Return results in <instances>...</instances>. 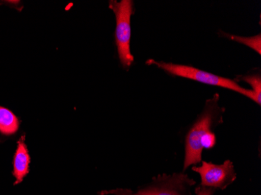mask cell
<instances>
[{"instance_id":"cell-7","label":"cell","mask_w":261,"mask_h":195,"mask_svg":"<svg viewBox=\"0 0 261 195\" xmlns=\"http://www.w3.org/2000/svg\"><path fill=\"white\" fill-rule=\"evenodd\" d=\"M19 127L18 119L11 111L0 106V132L10 135L17 132Z\"/></svg>"},{"instance_id":"cell-6","label":"cell","mask_w":261,"mask_h":195,"mask_svg":"<svg viewBox=\"0 0 261 195\" xmlns=\"http://www.w3.org/2000/svg\"><path fill=\"white\" fill-rule=\"evenodd\" d=\"M24 137H22L18 142L17 152L14 160V176L16 177V184H19L23 180V177L29 173L30 156L27 147L24 144Z\"/></svg>"},{"instance_id":"cell-11","label":"cell","mask_w":261,"mask_h":195,"mask_svg":"<svg viewBox=\"0 0 261 195\" xmlns=\"http://www.w3.org/2000/svg\"><path fill=\"white\" fill-rule=\"evenodd\" d=\"M116 195H132L130 193H127V191H124V190H117V191L115 192Z\"/></svg>"},{"instance_id":"cell-8","label":"cell","mask_w":261,"mask_h":195,"mask_svg":"<svg viewBox=\"0 0 261 195\" xmlns=\"http://www.w3.org/2000/svg\"><path fill=\"white\" fill-rule=\"evenodd\" d=\"M236 80L245 81L249 83L253 89V93L256 95L259 105L261 104V76L259 72H255L247 75L238 76ZM234 80V81H236Z\"/></svg>"},{"instance_id":"cell-4","label":"cell","mask_w":261,"mask_h":195,"mask_svg":"<svg viewBox=\"0 0 261 195\" xmlns=\"http://www.w3.org/2000/svg\"><path fill=\"white\" fill-rule=\"evenodd\" d=\"M193 170L200 175L202 187L224 190L236 179L234 165L230 160L222 165L203 162L201 166H194Z\"/></svg>"},{"instance_id":"cell-10","label":"cell","mask_w":261,"mask_h":195,"mask_svg":"<svg viewBox=\"0 0 261 195\" xmlns=\"http://www.w3.org/2000/svg\"><path fill=\"white\" fill-rule=\"evenodd\" d=\"M215 192V188L211 187H201L196 188V195H213Z\"/></svg>"},{"instance_id":"cell-1","label":"cell","mask_w":261,"mask_h":195,"mask_svg":"<svg viewBox=\"0 0 261 195\" xmlns=\"http://www.w3.org/2000/svg\"><path fill=\"white\" fill-rule=\"evenodd\" d=\"M220 95L215 94L212 99L206 102L204 109L193 127L188 132L186 137V157L183 172L191 165H196L202 159L203 149L201 142L211 133L212 129L222 122L224 108L220 106Z\"/></svg>"},{"instance_id":"cell-5","label":"cell","mask_w":261,"mask_h":195,"mask_svg":"<svg viewBox=\"0 0 261 195\" xmlns=\"http://www.w3.org/2000/svg\"><path fill=\"white\" fill-rule=\"evenodd\" d=\"M195 184L184 174L159 176L152 185L132 195H186V187Z\"/></svg>"},{"instance_id":"cell-9","label":"cell","mask_w":261,"mask_h":195,"mask_svg":"<svg viewBox=\"0 0 261 195\" xmlns=\"http://www.w3.org/2000/svg\"><path fill=\"white\" fill-rule=\"evenodd\" d=\"M222 34H224V37L228 38V39L240 42V43L244 44V45L253 48V50L256 51L258 54H260V34L256 35V36H253V37H240V36H237V35H228L226 33Z\"/></svg>"},{"instance_id":"cell-2","label":"cell","mask_w":261,"mask_h":195,"mask_svg":"<svg viewBox=\"0 0 261 195\" xmlns=\"http://www.w3.org/2000/svg\"><path fill=\"white\" fill-rule=\"evenodd\" d=\"M148 63L152 65L156 66L158 68L164 70L166 73H168L170 75L174 76V77L190 79V80H196V81L200 82L205 85L218 86V87L224 88V89H228L229 90L238 92L244 96L250 98V99L254 101L259 105L256 95L253 93V91L241 87L237 82L231 80V79L220 77V76L211 74L209 72L199 70V69L191 67V66L174 64L172 63L163 62V61H155L152 59L149 60Z\"/></svg>"},{"instance_id":"cell-3","label":"cell","mask_w":261,"mask_h":195,"mask_svg":"<svg viewBox=\"0 0 261 195\" xmlns=\"http://www.w3.org/2000/svg\"><path fill=\"white\" fill-rule=\"evenodd\" d=\"M109 6L117 19L115 38L120 61L124 67H129L134 61L130 50V17L133 13V2L130 0L111 1Z\"/></svg>"}]
</instances>
